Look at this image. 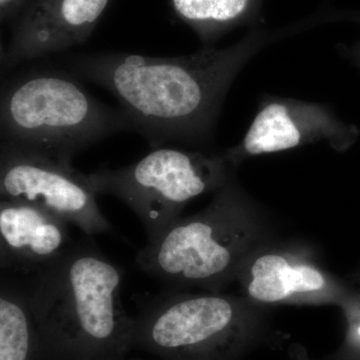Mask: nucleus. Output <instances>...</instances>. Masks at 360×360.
<instances>
[{"mask_svg": "<svg viewBox=\"0 0 360 360\" xmlns=\"http://www.w3.org/2000/svg\"><path fill=\"white\" fill-rule=\"evenodd\" d=\"M110 0H33L14 25L2 70L84 44Z\"/></svg>", "mask_w": 360, "mask_h": 360, "instance_id": "10", "label": "nucleus"}, {"mask_svg": "<svg viewBox=\"0 0 360 360\" xmlns=\"http://www.w3.org/2000/svg\"><path fill=\"white\" fill-rule=\"evenodd\" d=\"M65 220L39 206L0 201L2 272L25 277L58 259L72 243Z\"/></svg>", "mask_w": 360, "mask_h": 360, "instance_id": "11", "label": "nucleus"}, {"mask_svg": "<svg viewBox=\"0 0 360 360\" xmlns=\"http://www.w3.org/2000/svg\"><path fill=\"white\" fill-rule=\"evenodd\" d=\"M236 170L224 150L162 146L132 165L101 168L85 179L96 195L115 196L129 206L150 243L181 217L189 201L226 186Z\"/></svg>", "mask_w": 360, "mask_h": 360, "instance_id": "6", "label": "nucleus"}, {"mask_svg": "<svg viewBox=\"0 0 360 360\" xmlns=\"http://www.w3.org/2000/svg\"><path fill=\"white\" fill-rule=\"evenodd\" d=\"M1 141L60 160L132 130L122 110L99 103L72 73L33 70L7 82L0 101Z\"/></svg>", "mask_w": 360, "mask_h": 360, "instance_id": "5", "label": "nucleus"}, {"mask_svg": "<svg viewBox=\"0 0 360 360\" xmlns=\"http://www.w3.org/2000/svg\"><path fill=\"white\" fill-rule=\"evenodd\" d=\"M292 32L253 28L226 49L155 58L122 52L84 53L71 59L75 77L108 90L132 130L153 149L168 142L207 149L227 92L248 61L272 42Z\"/></svg>", "mask_w": 360, "mask_h": 360, "instance_id": "1", "label": "nucleus"}, {"mask_svg": "<svg viewBox=\"0 0 360 360\" xmlns=\"http://www.w3.org/2000/svg\"><path fill=\"white\" fill-rule=\"evenodd\" d=\"M20 2V0H0L2 18L8 15L9 13H11Z\"/></svg>", "mask_w": 360, "mask_h": 360, "instance_id": "16", "label": "nucleus"}, {"mask_svg": "<svg viewBox=\"0 0 360 360\" xmlns=\"http://www.w3.org/2000/svg\"><path fill=\"white\" fill-rule=\"evenodd\" d=\"M139 307L132 345L160 360H243L269 335V309L243 295L169 290Z\"/></svg>", "mask_w": 360, "mask_h": 360, "instance_id": "4", "label": "nucleus"}, {"mask_svg": "<svg viewBox=\"0 0 360 360\" xmlns=\"http://www.w3.org/2000/svg\"><path fill=\"white\" fill-rule=\"evenodd\" d=\"M124 277L91 240L72 243L51 264L21 277L39 336L40 360H124L134 317L123 309Z\"/></svg>", "mask_w": 360, "mask_h": 360, "instance_id": "2", "label": "nucleus"}, {"mask_svg": "<svg viewBox=\"0 0 360 360\" xmlns=\"http://www.w3.org/2000/svg\"><path fill=\"white\" fill-rule=\"evenodd\" d=\"M124 360H146V359H125Z\"/></svg>", "mask_w": 360, "mask_h": 360, "instance_id": "17", "label": "nucleus"}, {"mask_svg": "<svg viewBox=\"0 0 360 360\" xmlns=\"http://www.w3.org/2000/svg\"><path fill=\"white\" fill-rule=\"evenodd\" d=\"M236 283L243 297L259 307L338 305L356 288L331 274L309 248L278 243L258 248L239 270Z\"/></svg>", "mask_w": 360, "mask_h": 360, "instance_id": "8", "label": "nucleus"}, {"mask_svg": "<svg viewBox=\"0 0 360 360\" xmlns=\"http://www.w3.org/2000/svg\"><path fill=\"white\" fill-rule=\"evenodd\" d=\"M347 321V333L342 345L322 360H360V290H355L340 307Z\"/></svg>", "mask_w": 360, "mask_h": 360, "instance_id": "14", "label": "nucleus"}, {"mask_svg": "<svg viewBox=\"0 0 360 360\" xmlns=\"http://www.w3.org/2000/svg\"><path fill=\"white\" fill-rule=\"evenodd\" d=\"M0 360H40L39 336L22 278L2 272Z\"/></svg>", "mask_w": 360, "mask_h": 360, "instance_id": "12", "label": "nucleus"}, {"mask_svg": "<svg viewBox=\"0 0 360 360\" xmlns=\"http://www.w3.org/2000/svg\"><path fill=\"white\" fill-rule=\"evenodd\" d=\"M175 13L198 33L205 47L212 46L236 26L257 16L262 0H170Z\"/></svg>", "mask_w": 360, "mask_h": 360, "instance_id": "13", "label": "nucleus"}, {"mask_svg": "<svg viewBox=\"0 0 360 360\" xmlns=\"http://www.w3.org/2000/svg\"><path fill=\"white\" fill-rule=\"evenodd\" d=\"M274 239L264 210L234 177L213 194L205 210L179 217L146 243L135 264L174 290L222 292L258 248Z\"/></svg>", "mask_w": 360, "mask_h": 360, "instance_id": "3", "label": "nucleus"}, {"mask_svg": "<svg viewBox=\"0 0 360 360\" xmlns=\"http://www.w3.org/2000/svg\"><path fill=\"white\" fill-rule=\"evenodd\" d=\"M338 49L343 58H347L352 65L360 70V40L354 45H350V46L342 45V46L338 47Z\"/></svg>", "mask_w": 360, "mask_h": 360, "instance_id": "15", "label": "nucleus"}, {"mask_svg": "<svg viewBox=\"0 0 360 360\" xmlns=\"http://www.w3.org/2000/svg\"><path fill=\"white\" fill-rule=\"evenodd\" d=\"M359 136V127L343 122L328 104L264 96L243 139L224 151L238 168L243 161L255 156L321 141L328 142L338 153H345Z\"/></svg>", "mask_w": 360, "mask_h": 360, "instance_id": "9", "label": "nucleus"}, {"mask_svg": "<svg viewBox=\"0 0 360 360\" xmlns=\"http://www.w3.org/2000/svg\"><path fill=\"white\" fill-rule=\"evenodd\" d=\"M0 196L39 206L87 236L112 229L85 174L70 161L6 141L0 146Z\"/></svg>", "mask_w": 360, "mask_h": 360, "instance_id": "7", "label": "nucleus"}]
</instances>
